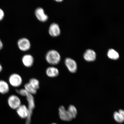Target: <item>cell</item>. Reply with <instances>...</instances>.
<instances>
[{"mask_svg": "<svg viewBox=\"0 0 124 124\" xmlns=\"http://www.w3.org/2000/svg\"><path fill=\"white\" fill-rule=\"evenodd\" d=\"M46 61L52 66H55L60 62L61 57L58 51L51 49L46 52L45 57Z\"/></svg>", "mask_w": 124, "mask_h": 124, "instance_id": "6da1fadb", "label": "cell"}, {"mask_svg": "<svg viewBox=\"0 0 124 124\" xmlns=\"http://www.w3.org/2000/svg\"><path fill=\"white\" fill-rule=\"evenodd\" d=\"M25 97L28 102L27 108L29 111V115L26 119V124H31L32 113L35 107V99L33 95L28 92Z\"/></svg>", "mask_w": 124, "mask_h": 124, "instance_id": "7a4b0ae2", "label": "cell"}, {"mask_svg": "<svg viewBox=\"0 0 124 124\" xmlns=\"http://www.w3.org/2000/svg\"><path fill=\"white\" fill-rule=\"evenodd\" d=\"M9 82L11 85L14 87L17 88L22 85L23 80L21 76L17 73H13L10 75Z\"/></svg>", "mask_w": 124, "mask_h": 124, "instance_id": "3957f363", "label": "cell"}, {"mask_svg": "<svg viewBox=\"0 0 124 124\" xmlns=\"http://www.w3.org/2000/svg\"><path fill=\"white\" fill-rule=\"evenodd\" d=\"M17 45L18 48L23 52H27L31 49V43L28 39L25 38H20L18 40Z\"/></svg>", "mask_w": 124, "mask_h": 124, "instance_id": "277c9868", "label": "cell"}, {"mask_svg": "<svg viewBox=\"0 0 124 124\" xmlns=\"http://www.w3.org/2000/svg\"><path fill=\"white\" fill-rule=\"evenodd\" d=\"M8 102L10 107L14 109H16L21 105V101L20 98L14 94H12L9 97Z\"/></svg>", "mask_w": 124, "mask_h": 124, "instance_id": "5b68a950", "label": "cell"}, {"mask_svg": "<svg viewBox=\"0 0 124 124\" xmlns=\"http://www.w3.org/2000/svg\"><path fill=\"white\" fill-rule=\"evenodd\" d=\"M35 15L37 19L41 22H46L49 19L48 16L42 7H39L35 9Z\"/></svg>", "mask_w": 124, "mask_h": 124, "instance_id": "8992f818", "label": "cell"}, {"mask_svg": "<svg viewBox=\"0 0 124 124\" xmlns=\"http://www.w3.org/2000/svg\"><path fill=\"white\" fill-rule=\"evenodd\" d=\"M48 33L51 37L53 38L59 36L61 33V31L58 23H54L50 25L48 29Z\"/></svg>", "mask_w": 124, "mask_h": 124, "instance_id": "52a82bcc", "label": "cell"}, {"mask_svg": "<svg viewBox=\"0 0 124 124\" xmlns=\"http://www.w3.org/2000/svg\"><path fill=\"white\" fill-rule=\"evenodd\" d=\"M59 114L60 118L63 121H70L73 119L69 111L66 110L64 107L62 105L59 108Z\"/></svg>", "mask_w": 124, "mask_h": 124, "instance_id": "ba28073f", "label": "cell"}, {"mask_svg": "<svg viewBox=\"0 0 124 124\" xmlns=\"http://www.w3.org/2000/svg\"><path fill=\"white\" fill-rule=\"evenodd\" d=\"M22 62L25 67L28 68H30L33 65L34 59L33 56L31 54H26L22 57Z\"/></svg>", "mask_w": 124, "mask_h": 124, "instance_id": "9c48e42d", "label": "cell"}, {"mask_svg": "<svg viewBox=\"0 0 124 124\" xmlns=\"http://www.w3.org/2000/svg\"><path fill=\"white\" fill-rule=\"evenodd\" d=\"M65 63L70 72L73 73L76 72L77 64L74 60L70 58H67L65 60Z\"/></svg>", "mask_w": 124, "mask_h": 124, "instance_id": "30bf717a", "label": "cell"}, {"mask_svg": "<svg viewBox=\"0 0 124 124\" xmlns=\"http://www.w3.org/2000/svg\"><path fill=\"white\" fill-rule=\"evenodd\" d=\"M16 110L18 115L21 118L27 119L28 117V109L26 105H21Z\"/></svg>", "mask_w": 124, "mask_h": 124, "instance_id": "8fae6325", "label": "cell"}, {"mask_svg": "<svg viewBox=\"0 0 124 124\" xmlns=\"http://www.w3.org/2000/svg\"><path fill=\"white\" fill-rule=\"evenodd\" d=\"M84 58L86 61L91 62L94 61L96 58V54L94 50L91 49H88L85 52Z\"/></svg>", "mask_w": 124, "mask_h": 124, "instance_id": "7c38bea8", "label": "cell"}, {"mask_svg": "<svg viewBox=\"0 0 124 124\" xmlns=\"http://www.w3.org/2000/svg\"><path fill=\"white\" fill-rule=\"evenodd\" d=\"M46 73L47 77L51 78H53L58 76L59 74V71L58 68L52 66L46 68Z\"/></svg>", "mask_w": 124, "mask_h": 124, "instance_id": "4fadbf2b", "label": "cell"}, {"mask_svg": "<svg viewBox=\"0 0 124 124\" xmlns=\"http://www.w3.org/2000/svg\"><path fill=\"white\" fill-rule=\"evenodd\" d=\"M10 90L8 84L4 80H0V93L3 94L7 93Z\"/></svg>", "mask_w": 124, "mask_h": 124, "instance_id": "5bb4252c", "label": "cell"}, {"mask_svg": "<svg viewBox=\"0 0 124 124\" xmlns=\"http://www.w3.org/2000/svg\"><path fill=\"white\" fill-rule=\"evenodd\" d=\"M107 55L108 58L113 60H117L119 57L118 53L113 49H110L108 50Z\"/></svg>", "mask_w": 124, "mask_h": 124, "instance_id": "9a60e30c", "label": "cell"}, {"mask_svg": "<svg viewBox=\"0 0 124 124\" xmlns=\"http://www.w3.org/2000/svg\"><path fill=\"white\" fill-rule=\"evenodd\" d=\"M24 89L29 93L34 95L37 93V90L31 86L29 83L24 85Z\"/></svg>", "mask_w": 124, "mask_h": 124, "instance_id": "2e32d148", "label": "cell"}, {"mask_svg": "<svg viewBox=\"0 0 124 124\" xmlns=\"http://www.w3.org/2000/svg\"><path fill=\"white\" fill-rule=\"evenodd\" d=\"M29 83L32 87L38 90L40 88L39 81L36 78H32L29 80Z\"/></svg>", "mask_w": 124, "mask_h": 124, "instance_id": "e0dca14e", "label": "cell"}, {"mask_svg": "<svg viewBox=\"0 0 124 124\" xmlns=\"http://www.w3.org/2000/svg\"><path fill=\"white\" fill-rule=\"evenodd\" d=\"M67 110L72 116L73 119L75 118L76 117L77 112L76 108L74 105H70Z\"/></svg>", "mask_w": 124, "mask_h": 124, "instance_id": "ac0fdd59", "label": "cell"}, {"mask_svg": "<svg viewBox=\"0 0 124 124\" xmlns=\"http://www.w3.org/2000/svg\"><path fill=\"white\" fill-rule=\"evenodd\" d=\"M114 117L115 120L119 123H122L124 121V117L121 115L118 112H115Z\"/></svg>", "mask_w": 124, "mask_h": 124, "instance_id": "d6986e66", "label": "cell"}, {"mask_svg": "<svg viewBox=\"0 0 124 124\" xmlns=\"http://www.w3.org/2000/svg\"><path fill=\"white\" fill-rule=\"evenodd\" d=\"M16 91L18 94L23 97H25L27 93V91L24 88L19 89H16Z\"/></svg>", "mask_w": 124, "mask_h": 124, "instance_id": "ffe728a7", "label": "cell"}, {"mask_svg": "<svg viewBox=\"0 0 124 124\" xmlns=\"http://www.w3.org/2000/svg\"><path fill=\"white\" fill-rule=\"evenodd\" d=\"M4 16V13L3 11L0 8V21L3 19Z\"/></svg>", "mask_w": 124, "mask_h": 124, "instance_id": "44dd1931", "label": "cell"}, {"mask_svg": "<svg viewBox=\"0 0 124 124\" xmlns=\"http://www.w3.org/2000/svg\"><path fill=\"white\" fill-rule=\"evenodd\" d=\"M118 113L124 117V111L122 109H120L119 110Z\"/></svg>", "mask_w": 124, "mask_h": 124, "instance_id": "7402d4cb", "label": "cell"}, {"mask_svg": "<svg viewBox=\"0 0 124 124\" xmlns=\"http://www.w3.org/2000/svg\"><path fill=\"white\" fill-rule=\"evenodd\" d=\"M3 44L1 41L0 39V50L2 49L3 47Z\"/></svg>", "mask_w": 124, "mask_h": 124, "instance_id": "603a6c76", "label": "cell"}, {"mask_svg": "<svg viewBox=\"0 0 124 124\" xmlns=\"http://www.w3.org/2000/svg\"><path fill=\"white\" fill-rule=\"evenodd\" d=\"M54 1L57 2H61L64 0H54Z\"/></svg>", "mask_w": 124, "mask_h": 124, "instance_id": "cb8c5ba5", "label": "cell"}, {"mask_svg": "<svg viewBox=\"0 0 124 124\" xmlns=\"http://www.w3.org/2000/svg\"><path fill=\"white\" fill-rule=\"evenodd\" d=\"M2 66H1L0 63V72L1 71H2Z\"/></svg>", "mask_w": 124, "mask_h": 124, "instance_id": "d4e9b609", "label": "cell"}, {"mask_svg": "<svg viewBox=\"0 0 124 124\" xmlns=\"http://www.w3.org/2000/svg\"><path fill=\"white\" fill-rule=\"evenodd\" d=\"M55 124V123H53V124Z\"/></svg>", "mask_w": 124, "mask_h": 124, "instance_id": "484cf974", "label": "cell"}]
</instances>
